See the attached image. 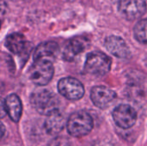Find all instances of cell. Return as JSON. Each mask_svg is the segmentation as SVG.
<instances>
[{
  "label": "cell",
  "mask_w": 147,
  "mask_h": 146,
  "mask_svg": "<svg viewBox=\"0 0 147 146\" xmlns=\"http://www.w3.org/2000/svg\"><path fill=\"white\" fill-rule=\"evenodd\" d=\"M30 102L34 108L40 114L50 116L59 113L60 102L58 96L50 90L38 89L30 97Z\"/></svg>",
  "instance_id": "6da1fadb"
},
{
  "label": "cell",
  "mask_w": 147,
  "mask_h": 146,
  "mask_svg": "<svg viewBox=\"0 0 147 146\" xmlns=\"http://www.w3.org/2000/svg\"><path fill=\"white\" fill-rule=\"evenodd\" d=\"M66 126L70 135L75 138H81L91 132L94 122L87 112L78 111L70 116Z\"/></svg>",
  "instance_id": "7a4b0ae2"
},
{
  "label": "cell",
  "mask_w": 147,
  "mask_h": 146,
  "mask_svg": "<svg viewBox=\"0 0 147 146\" xmlns=\"http://www.w3.org/2000/svg\"><path fill=\"white\" fill-rule=\"evenodd\" d=\"M111 67V59L104 53L93 52L88 54L84 65V70L87 73L101 77L107 74Z\"/></svg>",
  "instance_id": "3957f363"
},
{
  "label": "cell",
  "mask_w": 147,
  "mask_h": 146,
  "mask_svg": "<svg viewBox=\"0 0 147 146\" xmlns=\"http://www.w3.org/2000/svg\"><path fill=\"white\" fill-rule=\"evenodd\" d=\"M28 75L29 79L37 85L47 84L53 76V63L47 61H34L29 67Z\"/></svg>",
  "instance_id": "277c9868"
},
{
  "label": "cell",
  "mask_w": 147,
  "mask_h": 146,
  "mask_svg": "<svg viewBox=\"0 0 147 146\" xmlns=\"http://www.w3.org/2000/svg\"><path fill=\"white\" fill-rule=\"evenodd\" d=\"M58 89L64 97L69 100H79L84 94L83 84L73 77L62 78L59 82Z\"/></svg>",
  "instance_id": "5b68a950"
},
{
  "label": "cell",
  "mask_w": 147,
  "mask_h": 146,
  "mask_svg": "<svg viewBox=\"0 0 147 146\" xmlns=\"http://www.w3.org/2000/svg\"><path fill=\"white\" fill-rule=\"evenodd\" d=\"M113 118L119 127L122 129H128L136 123L137 114L131 106L121 104L115 108L113 112Z\"/></svg>",
  "instance_id": "8992f818"
},
{
  "label": "cell",
  "mask_w": 147,
  "mask_h": 146,
  "mask_svg": "<svg viewBox=\"0 0 147 146\" xmlns=\"http://www.w3.org/2000/svg\"><path fill=\"white\" fill-rule=\"evenodd\" d=\"M119 10L128 20L140 18L146 10L145 0H120Z\"/></svg>",
  "instance_id": "52a82bcc"
},
{
  "label": "cell",
  "mask_w": 147,
  "mask_h": 146,
  "mask_svg": "<svg viewBox=\"0 0 147 146\" xmlns=\"http://www.w3.org/2000/svg\"><path fill=\"white\" fill-rule=\"evenodd\" d=\"M90 98L95 106L99 108H106L116 99V94L105 86H96L91 89Z\"/></svg>",
  "instance_id": "ba28073f"
},
{
  "label": "cell",
  "mask_w": 147,
  "mask_h": 146,
  "mask_svg": "<svg viewBox=\"0 0 147 146\" xmlns=\"http://www.w3.org/2000/svg\"><path fill=\"white\" fill-rule=\"evenodd\" d=\"M59 52V47L56 42L47 41L40 44L34 50V61H47L53 63Z\"/></svg>",
  "instance_id": "9c48e42d"
},
{
  "label": "cell",
  "mask_w": 147,
  "mask_h": 146,
  "mask_svg": "<svg viewBox=\"0 0 147 146\" xmlns=\"http://www.w3.org/2000/svg\"><path fill=\"white\" fill-rule=\"evenodd\" d=\"M105 46L115 57L126 59L130 55V50L123 39L119 36H109L105 40Z\"/></svg>",
  "instance_id": "30bf717a"
},
{
  "label": "cell",
  "mask_w": 147,
  "mask_h": 146,
  "mask_svg": "<svg viewBox=\"0 0 147 146\" xmlns=\"http://www.w3.org/2000/svg\"><path fill=\"white\" fill-rule=\"evenodd\" d=\"M2 109L5 110L6 114H8L13 121L17 122L21 118L22 109L19 97L15 94L9 95L2 102Z\"/></svg>",
  "instance_id": "8fae6325"
},
{
  "label": "cell",
  "mask_w": 147,
  "mask_h": 146,
  "mask_svg": "<svg viewBox=\"0 0 147 146\" xmlns=\"http://www.w3.org/2000/svg\"><path fill=\"white\" fill-rule=\"evenodd\" d=\"M6 47L13 53L19 54L24 52L28 43L22 34L14 33L9 34L5 40Z\"/></svg>",
  "instance_id": "7c38bea8"
},
{
  "label": "cell",
  "mask_w": 147,
  "mask_h": 146,
  "mask_svg": "<svg viewBox=\"0 0 147 146\" xmlns=\"http://www.w3.org/2000/svg\"><path fill=\"white\" fill-rule=\"evenodd\" d=\"M65 125V120L64 116L59 112L48 116V118L45 121L44 126L47 133L51 135H55L63 130Z\"/></svg>",
  "instance_id": "4fadbf2b"
},
{
  "label": "cell",
  "mask_w": 147,
  "mask_h": 146,
  "mask_svg": "<svg viewBox=\"0 0 147 146\" xmlns=\"http://www.w3.org/2000/svg\"><path fill=\"white\" fill-rule=\"evenodd\" d=\"M84 43L79 39H72L65 46L64 50V59L67 61H71L74 58L84 50Z\"/></svg>",
  "instance_id": "5bb4252c"
},
{
  "label": "cell",
  "mask_w": 147,
  "mask_h": 146,
  "mask_svg": "<svg viewBox=\"0 0 147 146\" xmlns=\"http://www.w3.org/2000/svg\"><path fill=\"white\" fill-rule=\"evenodd\" d=\"M134 33L138 41L147 45V19L140 20L136 23Z\"/></svg>",
  "instance_id": "9a60e30c"
},
{
  "label": "cell",
  "mask_w": 147,
  "mask_h": 146,
  "mask_svg": "<svg viewBox=\"0 0 147 146\" xmlns=\"http://www.w3.org/2000/svg\"><path fill=\"white\" fill-rule=\"evenodd\" d=\"M48 146H72V144L65 137H57L49 143Z\"/></svg>",
  "instance_id": "2e32d148"
},
{
  "label": "cell",
  "mask_w": 147,
  "mask_h": 146,
  "mask_svg": "<svg viewBox=\"0 0 147 146\" xmlns=\"http://www.w3.org/2000/svg\"><path fill=\"white\" fill-rule=\"evenodd\" d=\"M68 1H73V0H68Z\"/></svg>",
  "instance_id": "e0dca14e"
}]
</instances>
